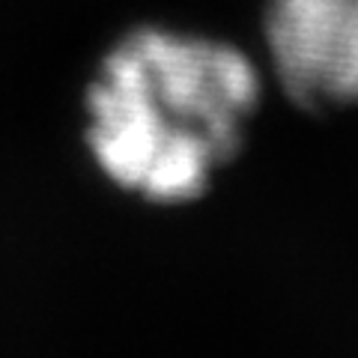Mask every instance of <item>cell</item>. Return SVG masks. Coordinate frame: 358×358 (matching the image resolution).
Segmentation results:
<instances>
[{"instance_id": "obj_1", "label": "cell", "mask_w": 358, "mask_h": 358, "mask_svg": "<svg viewBox=\"0 0 358 358\" xmlns=\"http://www.w3.org/2000/svg\"><path fill=\"white\" fill-rule=\"evenodd\" d=\"M260 105L263 69L242 45L138 24L93 66L84 150L122 197L155 209L192 206L239 162Z\"/></svg>"}, {"instance_id": "obj_2", "label": "cell", "mask_w": 358, "mask_h": 358, "mask_svg": "<svg viewBox=\"0 0 358 358\" xmlns=\"http://www.w3.org/2000/svg\"><path fill=\"white\" fill-rule=\"evenodd\" d=\"M266 69L308 114L358 108V0H266Z\"/></svg>"}]
</instances>
